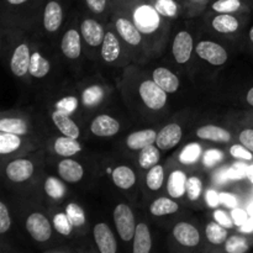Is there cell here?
<instances>
[{"label": "cell", "mask_w": 253, "mask_h": 253, "mask_svg": "<svg viewBox=\"0 0 253 253\" xmlns=\"http://www.w3.org/2000/svg\"><path fill=\"white\" fill-rule=\"evenodd\" d=\"M114 222L121 240L130 241L133 239L137 225L135 224V216L130 208L126 204H119L114 210Z\"/></svg>", "instance_id": "cell-1"}, {"label": "cell", "mask_w": 253, "mask_h": 253, "mask_svg": "<svg viewBox=\"0 0 253 253\" xmlns=\"http://www.w3.org/2000/svg\"><path fill=\"white\" fill-rule=\"evenodd\" d=\"M133 24L143 34H152L161 24V14L151 5H141L133 12Z\"/></svg>", "instance_id": "cell-2"}, {"label": "cell", "mask_w": 253, "mask_h": 253, "mask_svg": "<svg viewBox=\"0 0 253 253\" xmlns=\"http://www.w3.org/2000/svg\"><path fill=\"white\" fill-rule=\"evenodd\" d=\"M140 95L145 105L152 110H160L167 103V91L163 90L155 81L142 82Z\"/></svg>", "instance_id": "cell-3"}, {"label": "cell", "mask_w": 253, "mask_h": 253, "mask_svg": "<svg viewBox=\"0 0 253 253\" xmlns=\"http://www.w3.org/2000/svg\"><path fill=\"white\" fill-rule=\"evenodd\" d=\"M26 230L31 235L32 239L39 242L47 241L52 235L51 224L47 220V217L40 212H34L27 217Z\"/></svg>", "instance_id": "cell-4"}, {"label": "cell", "mask_w": 253, "mask_h": 253, "mask_svg": "<svg viewBox=\"0 0 253 253\" xmlns=\"http://www.w3.org/2000/svg\"><path fill=\"white\" fill-rule=\"evenodd\" d=\"M197 54L204 61L214 64V66H221L227 61L226 49L219 43L211 41H202L198 43Z\"/></svg>", "instance_id": "cell-5"}, {"label": "cell", "mask_w": 253, "mask_h": 253, "mask_svg": "<svg viewBox=\"0 0 253 253\" xmlns=\"http://www.w3.org/2000/svg\"><path fill=\"white\" fill-rule=\"evenodd\" d=\"M193 37L189 32L180 31L173 41V57L180 64L187 63L192 57L193 52Z\"/></svg>", "instance_id": "cell-6"}, {"label": "cell", "mask_w": 253, "mask_h": 253, "mask_svg": "<svg viewBox=\"0 0 253 253\" xmlns=\"http://www.w3.org/2000/svg\"><path fill=\"white\" fill-rule=\"evenodd\" d=\"M94 240L101 253H115L118 251L116 240L106 224H96L94 226Z\"/></svg>", "instance_id": "cell-7"}, {"label": "cell", "mask_w": 253, "mask_h": 253, "mask_svg": "<svg viewBox=\"0 0 253 253\" xmlns=\"http://www.w3.org/2000/svg\"><path fill=\"white\" fill-rule=\"evenodd\" d=\"M182 128L178 124H169V125L165 126L160 132L157 133V143L158 148L161 150L168 151L170 148L175 147L178 143L182 140Z\"/></svg>", "instance_id": "cell-8"}, {"label": "cell", "mask_w": 253, "mask_h": 253, "mask_svg": "<svg viewBox=\"0 0 253 253\" xmlns=\"http://www.w3.org/2000/svg\"><path fill=\"white\" fill-rule=\"evenodd\" d=\"M31 56L27 44L21 43L15 48L10 61V68L16 77H22L29 72Z\"/></svg>", "instance_id": "cell-9"}, {"label": "cell", "mask_w": 253, "mask_h": 253, "mask_svg": "<svg viewBox=\"0 0 253 253\" xmlns=\"http://www.w3.org/2000/svg\"><path fill=\"white\" fill-rule=\"evenodd\" d=\"M32 173H34V165L29 160L12 161L6 167V177L15 183H21L30 179Z\"/></svg>", "instance_id": "cell-10"}, {"label": "cell", "mask_w": 253, "mask_h": 253, "mask_svg": "<svg viewBox=\"0 0 253 253\" xmlns=\"http://www.w3.org/2000/svg\"><path fill=\"white\" fill-rule=\"evenodd\" d=\"M90 130L99 137H111L119 132L120 124L109 115H99L91 123Z\"/></svg>", "instance_id": "cell-11"}, {"label": "cell", "mask_w": 253, "mask_h": 253, "mask_svg": "<svg viewBox=\"0 0 253 253\" xmlns=\"http://www.w3.org/2000/svg\"><path fill=\"white\" fill-rule=\"evenodd\" d=\"M173 236L177 240L178 244L185 247H194L200 241L199 231L188 222H179L175 225L173 229Z\"/></svg>", "instance_id": "cell-12"}, {"label": "cell", "mask_w": 253, "mask_h": 253, "mask_svg": "<svg viewBox=\"0 0 253 253\" xmlns=\"http://www.w3.org/2000/svg\"><path fill=\"white\" fill-rule=\"evenodd\" d=\"M63 20L62 5L57 0H49L44 6L43 25L44 29L49 32H54L59 29Z\"/></svg>", "instance_id": "cell-13"}, {"label": "cell", "mask_w": 253, "mask_h": 253, "mask_svg": "<svg viewBox=\"0 0 253 253\" xmlns=\"http://www.w3.org/2000/svg\"><path fill=\"white\" fill-rule=\"evenodd\" d=\"M81 30L82 36H83V39L85 40L89 46L95 47L103 43L105 34H104L103 26L98 21L91 19L84 20L81 25Z\"/></svg>", "instance_id": "cell-14"}, {"label": "cell", "mask_w": 253, "mask_h": 253, "mask_svg": "<svg viewBox=\"0 0 253 253\" xmlns=\"http://www.w3.org/2000/svg\"><path fill=\"white\" fill-rule=\"evenodd\" d=\"M61 48L67 58H78L82 53L81 36H79L78 31H76V30H68V31L64 34L63 39H62Z\"/></svg>", "instance_id": "cell-15"}, {"label": "cell", "mask_w": 253, "mask_h": 253, "mask_svg": "<svg viewBox=\"0 0 253 253\" xmlns=\"http://www.w3.org/2000/svg\"><path fill=\"white\" fill-rule=\"evenodd\" d=\"M52 121H53L56 127L58 128L64 136H68V137L72 138H78L79 135H81L79 127L76 125V123L69 118V114L56 110L52 114Z\"/></svg>", "instance_id": "cell-16"}, {"label": "cell", "mask_w": 253, "mask_h": 253, "mask_svg": "<svg viewBox=\"0 0 253 253\" xmlns=\"http://www.w3.org/2000/svg\"><path fill=\"white\" fill-rule=\"evenodd\" d=\"M152 77L153 81L167 93H174L179 88V79L169 69L160 67V68L155 69Z\"/></svg>", "instance_id": "cell-17"}, {"label": "cell", "mask_w": 253, "mask_h": 253, "mask_svg": "<svg viewBox=\"0 0 253 253\" xmlns=\"http://www.w3.org/2000/svg\"><path fill=\"white\" fill-rule=\"evenodd\" d=\"M58 173L62 179L68 183L79 182L84 175L83 167L76 161L69 160V157L58 163Z\"/></svg>", "instance_id": "cell-18"}, {"label": "cell", "mask_w": 253, "mask_h": 253, "mask_svg": "<svg viewBox=\"0 0 253 253\" xmlns=\"http://www.w3.org/2000/svg\"><path fill=\"white\" fill-rule=\"evenodd\" d=\"M116 30H118L119 35L125 40L127 43L132 44V46H137L142 40L141 36V31L137 29L135 24L130 21V20L125 19V17H120L116 21Z\"/></svg>", "instance_id": "cell-19"}, {"label": "cell", "mask_w": 253, "mask_h": 253, "mask_svg": "<svg viewBox=\"0 0 253 253\" xmlns=\"http://www.w3.org/2000/svg\"><path fill=\"white\" fill-rule=\"evenodd\" d=\"M157 140V132L155 130H141L137 131V132L131 133L130 136L126 140V145L130 150H142L146 146L153 145V142H156Z\"/></svg>", "instance_id": "cell-20"}, {"label": "cell", "mask_w": 253, "mask_h": 253, "mask_svg": "<svg viewBox=\"0 0 253 253\" xmlns=\"http://www.w3.org/2000/svg\"><path fill=\"white\" fill-rule=\"evenodd\" d=\"M152 249L150 230L146 224H138L133 235V253H148Z\"/></svg>", "instance_id": "cell-21"}, {"label": "cell", "mask_w": 253, "mask_h": 253, "mask_svg": "<svg viewBox=\"0 0 253 253\" xmlns=\"http://www.w3.org/2000/svg\"><path fill=\"white\" fill-rule=\"evenodd\" d=\"M198 137L203 140L214 141V142H229L231 140V133L225 128L215 125H205L197 130Z\"/></svg>", "instance_id": "cell-22"}, {"label": "cell", "mask_w": 253, "mask_h": 253, "mask_svg": "<svg viewBox=\"0 0 253 253\" xmlns=\"http://www.w3.org/2000/svg\"><path fill=\"white\" fill-rule=\"evenodd\" d=\"M187 175L182 170H174L168 178V194L174 199L182 198L187 193Z\"/></svg>", "instance_id": "cell-23"}, {"label": "cell", "mask_w": 253, "mask_h": 253, "mask_svg": "<svg viewBox=\"0 0 253 253\" xmlns=\"http://www.w3.org/2000/svg\"><path fill=\"white\" fill-rule=\"evenodd\" d=\"M120 43L119 40L113 32H108L105 34L104 41L101 43V57L105 62H114L119 58L120 56Z\"/></svg>", "instance_id": "cell-24"}, {"label": "cell", "mask_w": 253, "mask_h": 253, "mask_svg": "<svg viewBox=\"0 0 253 253\" xmlns=\"http://www.w3.org/2000/svg\"><path fill=\"white\" fill-rule=\"evenodd\" d=\"M114 184L120 189H130L136 182V175L131 168L126 166H119L113 170Z\"/></svg>", "instance_id": "cell-25"}, {"label": "cell", "mask_w": 253, "mask_h": 253, "mask_svg": "<svg viewBox=\"0 0 253 253\" xmlns=\"http://www.w3.org/2000/svg\"><path fill=\"white\" fill-rule=\"evenodd\" d=\"M81 150L82 147L77 138L68 137V136L58 137L54 142V151L57 152V155L62 156V157H72L81 152Z\"/></svg>", "instance_id": "cell-26"}, {"label": "cell", "mask_w": 253, "mask_h": 253, "mask_svg": "<svg viewBox=\"0 0 253 253\" xmlns=\"http://www.w3.org/2000/svg\"><path fill=\"white\" fill-rule=\"evenodd\" d=\"M212 27L221 34H231L240 27L239 20L231 14H219L212 20Z\"/></svg>", "instance_id": "cell-27"}, {"label": "cell", "mask_w": 253, "mask_h": 253, "mask_svg": "<svg viewBox=\"0 0 253 253\" xmlns=\"http://www.w3.org/2000/svg\"><path fill=\"white\" fill-rule=\"evenodd\" d=\"M51 69V64L46 58L41 56L39 52H35L31 56V62H30V74L35 78H43L48 74Z\"/></svg>", "instance_id": "cell-28"}, {"label": "cell", "mask_w": 253, "mask_h": 253, "mask_svg": "<svg viewBox=\"0 0 253 253\" xmlns=\"http://www.w3.org/2000/svg\"><path fill=\"white\" fill-rule=\"evenodd\" d=\"M179 207L175 202L168 198H158L157 200L152 203L151 205V214L155 216H165V215L174 214L178 211Z\"/></svg>", "instance_id": "cell-29"}, {"label": "cell", "mask_w": 253, "mask_h": 253, "mask_svg": "<svg viewBox=\"0 0 253 253\" xmlns=\"http://www.w3.org/2000/svg\"><path fill=\"white\" fill-rule=\"evenodd\" d=\"M160 162V152L156 146L150 145L142 148L140 152V157H138V163L143 169H150L153 166L158 165Z\"/></svg>", "instance_id": "cell-30"}, {"label": "cell", "mask_w": 253, "mask_h": 253, "mask_svg": "<svg viewBox=\"0 0 253 253\" xmlns=\"http://www.w3.org/2000/svg\"><path fill=\"white\" fill-rule=\"evenodd\" d=\"M0 131L21 136L27 132V125L22 119L4 118L0 120Z\"/></svg>", "instance_id": "cell-31"}, {"label": "cell", "mask_w": 253, "mask_h": 253, "mask_svg": "<svg viewBox=\"0 0 253 253\" xmlns=\"http://www.w3.org/2000/svg\"><path fill=\"white\" fill-rule=\"evenodd\" d=\"M20 145H21V138L19 135L10 132H1L0 135V153L1 155L14 152L20 147Z\"/></svg>", "instance_id": "cell-32"}, {"label": "cell", "mask_w": 253, "mask_h": 253, "mask_svg": "<svg viewBox=\"0 0 253 253\" xmlns=\"http://www.w3.org/2000/svg\"><path fill=\"white\" fill-rule=\"evenodd\" d=\"M205 232H207L208 240L214 245H221L227 240L226 227L221 226L219 222H210Z\"/></svg>", "instance_id": "cell-33"}, {"label": "cell", "mask_w": 253, "mask_h": 253, "mask_svg": "<svg viewBox=\"0 0 253 253\" xmlns=\"http://www.w3.org/2000/svg\"><path fill=\"white\" fill-rule=\"evenodd\" d=\"M163 180H165V170H163L162 166L156 165L152 168H150L147 177H146V183L151 190L161 189Z\"/></svg>", "instance_id": "cell-34"}, {"label": "cell", "mask_w": 253, "mask_h": 253, "mask_svg": "<svg viewBox=\"0 0 253 253\" xmlns=\"http://www.w3.org/2000/svg\"><path fill=\"white\" fill-rule=\"evenodd\" d=\"M44 190L47 195L51 197L52 199H61L66 194V187L59 179L54 177H49L46 179L44 183Z\"/></svg>", "instance_id": "cell-35"}, {"label": "cell", "mask_w": 253, "mask_h": 253, "mask_svg": "<svg viewBox=\"0 0 253 253\" xmlns=\"http://www.w3.org/2000/svg\"><path fill=\"white\" fill-rule=\"evenodd\" d=\"M241 7L242 0H216L211 5V9L219 14H232Z\"/></svg>", "instance_id": "cell-36"}, {"label": "cell", "mask_w": 253, "mask_h": 253, "mask_svg": "<svg viewBox=\"0 0 253 253\" xmlns=\"http://www.w3.org/2000/svg\"><path fill=\"white\" fill-rule=\"evenodd\" d=\"M200 155H202V147L198 143H190V145L185 146L183 151L180 152L179 161L183 165H193L199 160Z\"/></svg>", "instance_id": "cell-37"}, {"label": "cell", "mask_w": 253, "mask_h": 253, "mask_svg": "<svg viewBox=\"0 0 253 253\" xmlns=\"http://www.w3.org/2000/svg\"><path fill=\"white\" fill-rule=\"evenodd\" d=\"M103 89L99 85H93L90 88H86L82 94V101L85 106H95L96 104L103 100Z\"/></svg>", "instance_id": "cell-38"}, {"label": "cell", "mask_w": 253, "mask_h": 253, "mask_svg": "<svg viewBox=\"0 0 253 253\" xmlns=\"http://www.w3.org/2000/svg\"><path fill=\"white\" fill-rule=\"evenodd\" d=\"M155 7L161 16L166 17H174L179 10V5L175 0H156Z\"/></svg>", "instance_id": "cell-39"}, {"label": "cell", "mask_w": 253, "mask_h": 253, "mask_svg": "<svg viewBox=\"0 0 253 253\" xmlns=\"http://www.w3.org/2000/svg\"><path fill=\"white\" fill-rule=\"evenodd\" d=\"M249 249L247 240L242 236H231L225 244V250L229 253H245L249 251Z\"/></svg>", "instance_id": "cell-40"}, {"label": "cell", "mask_w": 253, "mask_h": 253, "mask_svg": "<svg viewBox=\"0 0 253 253\" xmlns=\"http://www.w3.org/2000/svg\"><path fill=\"white\" fill-rule=\"evenodd\" d=\"M53 225L54 229H56L59 234L64 235V236H68L74 226V225L72 224L71 220H69L68 215L63 214V212H59V214L54 215Z\"/></svg>", "instance_id": "cell-41"}, {"label": "cell", "mask_w": 253, "mask_h": 253, "mask_svg": "<svg viewBox=\"0 0 253 253\" xmlns=\"http://www.w3.org/2000/svg\"><path fill=\"white\" fill-rule=\"evenodd\" d=\"M66 214L68 215L69 220H71L74 226H83L85 224V214H84L83 209L79 205L71 203L67 207Z\"/></svg>", "instance_id": "cell-42"}, {"label": "cell", "mask_w": 253, "mask_h": 253, "mask_svg": "<svg viewBox=\"0 0 253 253\" xmlns=\"http://www.w3.org/2000/svg\"><path fill=\"white\" fill-rule=\"evenodd\" d=\"M203 190V183L198 177H189L187 180V195L192 202L198 200Z\"/></svg>", "instance_id": "cell-43"}, {"label": "cell", "mask_w": 253, "mask_h": 253, "mask_svg": "<svg viewBox=\"0 0 253 253\" xmlns=\"http://www.w3.org/2000/svg\"><path fill=\"white\" fill-rule=\"evenodd\" d=\"M230 153H231L232 157L237 158V160L249 161V162H251L253 160V152L250 151L247 147H245L242 143L232 146V147L230 148Z\"/></svg>", "instance_id": "cell-44"}, {"label": "cell", "mask_w": 253, "mask_h": 253, "mask_svg": "<svg viewBox=\"0 0 253 253\" xmlns=\"http://www.w3.org/2000/svg\"><path fill=\"white\" fill-rule=\"evenodd\" d=\"M78 106V99L74 98V96H67V98L61 99L59 101H57L56 108L57 110L63 111V113L72 114Z\"/></svg>", "instance_id": "cell-45"}, {"label": "cell", "mask_w": 253, "mask_h": 253, "mask_svg": "<svg viewBox=\"0 0 253 253\" xmlns=\"http://www.w3.org/2000/svg\"><path fill=\"white\" fill-rule=\"evenodd\" d=\"M222 157H224V155H222L221 151L209 150L207 151V153L204 155L203 162H204L205 167H212V166H215L216 163H219L220 161L222 160Z\"/></svg>", "instance_id": "cell-46"}, {"label": "cell", "mask_w": 253, "mask_h": 253, "mask_svg": "<svg viewBox=\"0 0 253 253\" xmlns=\"http://www.w3.org/2000/svg\"><path fill=\"white\" fill-rule=\"evenodd\" d=\"M11 219H10L9 211L4 203H0V234H5L10 229Z\"/></svg>", "instance_id": "cell-47"}, {"label": "cell", "mask_w": 253, "mask_h": 253, "mask_svg": "<svg viewBox=\"0 0 253 253\" xmlns=\"http://www.w3.org/2000/svg\"><path fill=\"white\" fill-rule=\"evenodd\" d=\"M214 217L215 220H216V222H219L221 226L226 227V229H231V227H234L235 222L234 220H232V217L229 216V215H227L225 211H222V210H216V211L214 212Z\"/></svg>", "instance_id": "cell-48"}, {"label": "cell", "mask_w": 253, "mask_h": 253, "mask_svg": "<svg viewBox=\"0 0 253 253\" xmlns=\"http://www.w3.org/2000/svg\"><path fill=\"white\" fill-rule=\"evenodd\" d=\"M247 170H249V168H245L242 165H237L230 168L229 170H226V174L225 175L229 179H241V178L246 177Z\"/></svg>", "instance_id": "cell-49"}, {"label": "cell", "mask_w": 253, "mask_h": 253, "mask_svg": "<svg viewBox=\"0 0 253 253\" xmlns=\"http://www.w3.org/2000/svg\"><path fill=\"white\" fill-rule=\"evenodd\" d=\"M231 217H232V220H234L235 225H237V226H242V225H244L245 222L250 219V214H249V211H245L244 209L235 208V209H232Z\"/></svg>", "instance_id": "cell-50"}, {"label": "cell", "mask_w": 253, "mask_h": 253, "mask_svg": "<svg viewBox=\"0 0 253 253\" xmlns=\"http://www.w3.org/2000/svg\"><path fill=\"white\" fill-rule=\"evenodd\" d=\"M240 143L253 152V128H245L239 135Z\"/></svg>", "instance_id": "cell-51"}, {"label": "cell", "mask_w": 253, "mask_h": 253, "mask_svg": "<svg viewBox=\"0 0 253 253\" xmlns=\"http://www.w3.org/2000/svg\"><path fill=\"white\" fill-rule=\"evenodd\" d=\"M85 2L91 11L100 14V12H103L106 9L108 0H85Z\"/></svg>", "instance_id": "cell-52"}, {"label": "cell", "mask_w": 253, "mask_h": 253, "mask_svg": "<svg viewBox=\"0 0 253 253\" xmlns=\"http://www.w3.org/2000/svg\"><path fill=\"white\" fill-rule=\"evenodd\" d=\"M220 204L225 205V207L230 208V209H235V208H237V199L234 194L221 193L220 194Z\"/></svg>", "instance_id": "cell-53"}, {"label": "cell", "mask_w": 253, "mask_h": 253, "mask_svg": "<svg viewBox=\"0 0 253 253\" xmlns=\"http://www.w3.org/2000/svg\"><path fill=\"white\" fill-rule=\"evenodd\" d=\"M205 199H207L208 205L210 208H217V205L220 204V194H217L214 190H208L207 194H205Z\"/></svg>", "instance_id": "cell-54"}, {"label": "cell", "mask_w": 253, "mask_h": 253, "mask_svg": "<svg viewBox=\"0 0 253 253\" xmlns=\"http://www.w3.org/2000/svg\"><path fill=\"white\" fill-rule=\"evenodd\" d=\"M241 231L244 232H252L253 231V216L250 217L242 226H240Z\"/></svg>", "instance_id": "cell-55"}, {"label": "cell", "mask_w": 253, "mask_h": 253, "mask_svg": "<svg viewBox=\"0 0 253 253\" xmlns=\"http://www.w3.org/2000/svg\"><path fill=\"white\" fill-rule=\"evenodd\" d=\"M246 99H247V103H249V105H251L253 108V86L250 89L249 91H247Z\"/></svg>", "instance_id": "cell-56"}, {"label": "cell", "mask_w": 253, "mask_h": 253, "mask_svg": "<svg viewBox=\"0 0 253 253\" xmlns=\"http://www.w3.org/2000/svg\"><path fill=\"white\" fill-rule=\"evenodd\" d=\"M7 2H9L10 5H21V4H25L26 1H29V0H6Z\"/></svg>", "instance_id": "cell-57"}, {"label": "cell", "mask_w": 253, "mask_h": 253, "mask_svg": "<svg viewBox=\"0 0 253 253\" xmlns=\"http://www.w3.org/2000/svg\"><path fill=\"white\" fill-rule=\"evenodd\" d=\"M247 175H249V178L251 179V182L253 183V167L249 168V170H247Z\"/></svg>", "instance_id": "cell-58"}, {"label": "cell", "mask_w": 253, "mask_h": 253, "mask_svg": "<svg viewBox=\"0 0 253 253\" xmlns=\"http://www.w3.org/2000/svg\"><path fill=\"white\" fill-rule=\"evenodd\" d=\"M247 211H249L250 216H253V203H252L251 205H250V207H249V209H247Z\"/></svg>", "instance_id": "cell-59"}, {"label": "cell", "mask_w": 253, "mask_h": 253, "mask_svg": "<svg viewBox=\"0 0 253 253\" xmlns=\"http://www.w3.org/2000/svg\"><path fill=\"white\" fill-rule=\"evenodd\" d=\"M249 37H250V41H251L252 43H253V26L251 27V30H250V32H249Z\"/></svg>", "instance_id": "cell-60"}, {"label": "cell", "mask_w": 253, "mask_h": 253, "mask_svg": "<svg viewBox=\"0 0 253 253\" xmlns=\"http://www.w3.org/2000/svg\"><path fill=\"white\" fill-rule=\"evenodd\" d=\"M190 1H193V2H203V1H204V0H190Z\"/></svg>", "instance_id": "cell-61"}]
</instances>
